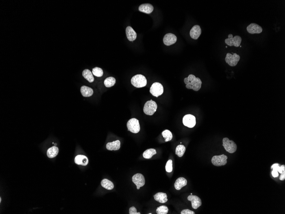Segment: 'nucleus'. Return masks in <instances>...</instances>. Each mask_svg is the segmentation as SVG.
<instances>
[{
  "mask_svg": "<svg viewBox=\"0 0 285 214\" xmlns=\"http://www.w3.org/2000/svg\"><path fill=\"white\" fill-rule=\"evenodd\" d=\"M184 82L187 89H193L195 91L199 90L202 86V82L200 79L195 77L193 75H190L184 78Z\"/></svg>",
  "mask_w": 285,
  "mask_h": 214,
  "instance_id": "f257e3e1",
  "label": "nucleus"
},
{
  "mask_svg": "<svg viewBox=\"0 0 285 214\" xmlns=\"http://www.w3.org/2000/svg\"><path fill=\"white\" fill-rule=\"evenodd\" d=\"M131 84L138 88L144 87L147 84L146 78L142 75H136L131 78Z\"/></svg>",
  "mask_w": 285,
  "mask_h": 214,
  "instance_id": "f03ea898",
  "label": "nucleus"
},
{
  "mask_svg": "<svg viewBox=\"0 0 285 214\" xmlns=\"http://www.w3.org/2000/svg\"><path fill=\"white\" fill-rule=\"evenodd\" d=\"M157 107V104L155 101L152 100L148 101L145 104L143 112L147 115L152 116L156 111Z\"/></svg>",
  "mask_w": 285,
  "mask_h": 214,
  "instance_id": "7ed1b4c3",
  "label": "nucleus"
},
{
  "mask_svg": "<svg viewBox=\"0 0 285 214\" xmlns=\"http://www.w3.org/2000/svg\"><path fill=\"white\" fill-rule=\"evenodd\" d=\"M127 127L128 131L134 134H137L140 131L139 121L136 118H133L130 119L127 123Z\"/></svg>",
  "mask_w": 285,
  "mask_h": 214,
  "instance_id": "20e7f679",
  "label": "nucleus"
},
{
  "mask_svg": "<svg viewBox=\"0 0 285 214\" xmlns=\"http://www.w3.org/2000/svg\"><path fill=\"white\" fill-rule=\"evenodd\" d=\"M223 146L225 150L230 154L235 153L237 150V145L232 140L229 138H224L223 139Z\"/></svg>",
  "mask_w": 285,
  "mask_h": 214,
  "instance_id": "39448f33",
  "label": "nucleus"
},
{
  "mask_svg": "<svg viewBox=\"0 0 285 214\" xmlns=\"http://www.w3.org/2000/svg\"><path fill=\"white\" fill-rule=\"evenodd\" d=\"M242 40V38L239 35H236L233 37L232 34H230L228 35V38L225 39V43L228 46L238 47L240 46Z\"/></svg>",
  "mask_w": 285,
  "mask_h": 214,
  "instance_id": "423d86ee",
  "label": "nucleus"
},
{
  "mask_svg": "<svg viewBox=\"0 0 285 214\" xmlns=\"http://www.w3.org/2000/svg\"><path fill=\"white\" fill-rule=\"evenodd\" d=\"M240 59V56L236 53H234L233 55L228 53L226 54L225 58V62L231 66H235L237 65Z\"/></svg>",
  "mask_w": 285,
  "mask_h": 214,
  "instance_id": "0eeeda50",
  "label": "nucleus"
},
{
  "mask_svg": "<svg viewBox=\"0 0 285 214\" xmlns=\"http://www.w3.org/2000/svg\"><path fill=\"white\" fill-rule=\"evenodd\" d=\"M150 93L155 97H158L163 93V87L162 84L156 82L152 84L150 88Z\"/></svg>",
  "mask_w": 285,
  "mask_h": 214,
  "instance_id": "6e6552de",
  "label": "nucleus"
},
{
  "mask_svg": "<svg viewBox=\"0 0 285 214\" xmlns=\"http://www.w3.org/2000/svg\"><path fill=\"white\" fill-rule=\"evenodd\" d=\"M227 156L224 154L214 156L212 158L211 162L214 166L219 167L226 165L227 163Z\"/></svg>",
  "mask_w": 285,
  "mask_h": 214,
  "instance_id": "1a4fd4ad",
  "label": "nucleus"
},
{
  "mask_svg": "<svg viewBox=\"0 0 285 214\" xmlns=\"http://www.w3.org/2000/svg\"><path fill=\"white\" fill-rule=\"evenodd\" d=\"M183 123L184 126L189 128H193L196 125L195 117L191 114L185 115L183 118Z\"/></svg>",
  "mask_w": 285,
  "mask_h": 214,
  "instance_id": "9d476101",
  "label": "nucleus"
},
{
  "mask_svg": "<svg viewBox=\"0 0 285 214\" xmlns=\"http://www.w3.org/2000/svg\"><path fill=\"white\" fill-rule=\"evenodd\" d=\"M132 182L137 186V189L144 186L145 184V179L143 175L141 174H137L134 175L132 177Z\"/></svg>",
  "mask_w": 285,
  "mask_h": 214,
  "instance_id": "9b49d317",
  "label": "nucleus"
},
{
  "mask_svg": "<svg viewBox=\"0 0 285 214\" xmlns=\"http://www.w3.org/2000/svg\"><path fill=\"white\" fill-rule=\"evenodd\" d=\"M177 38L176 35L171 33H169L164 35L163 39V43L167 46L173 45L177 42Z\"/></svg>",
  "mask_w": 285,
  "mask_h": 214,
  "instance_id": "f8f14e48",
  "label": "nucleus"
},
{
  "mask_svg": "<svg viewBox=\"0 0 285 214\" xmlns=\"http://www.w3.org/2000/svg\"><path fill=\"white\" fill-rule=\"evenodd\" d=\"M247 31L251 34H259L263 31L261 27L255 23H251L247 27Z\"/></svg>",
  "mask_w": 285,
  "mask_h": 214,
  "instance_id": "ddd939ff",
  "label": "nucleus"
},
{
  "mask_svg": "<svg viewBox=\"0 0 285 214\" xmlns=\"http://www.w3.org/2000/svg\"><path fill=\"white\" fill-rule=\"evenodd\" d=\"M187 200L191 202L192 207L194 209H197L202 205V200L197 196L191 195L188 197Z\"/></svg>",
  "mask_w": 285,
  "mask_h": 214,
  "instance_id": "4468645a",
  "label": "nucleus"
},
{
  "mask_svg": "<svg viewBox=\"0 0 285 214\" xmlns=\"http://www.w3.org/2000/svg\"><path fill=\"white\" fill-rule=\"evenodd\" d=\"M202 34V30L199 25H195L192 27L190 31L191 37L193 39H197Z\"/></svg>",
  "mask_w": 285,
  "mask_h": 214,
  "instance_id": "2eb2a0df",
  "label": "nucleus"
},
{
  "mask_svg": "<svg viewBox=\"0 0 285 214\" xmlns=\"http://www.w3.org/2000/svg\"><path fill=\"white\" fill-rule=\"evenodd\" d=\"M74 161L75 163L80 166H86L88 163V158L84 155H77L75 157Z\"/></svg>",
  "mask_w": 285,
  "mask_h": 214,
  "instance_id": "dca6fc26",
  "label": "nucleus"
},
{
  "mask_svg": "<svg viewBox=\"0 0 285 214\" xmlns=\"http://www.w3.org/2000/svg\"><path fill=\"white\" fill-rule=\"evenodd\" d=\"M126 35L128 39L130 41L135 40L137 38V34L133 29L130 26H128L126 30Z\"/></svg>",
  "mask_w": 285,
  "mask_h": 214,
  "instance_id": "f3484780",
  "label": "nucleus"
},
{
  "mask_svg": "<svg viewBox=\"0 0 285 214\" xmlns=\"http://www.w3.org/2000/svg\"><path fill=\"white\" fill-rule=\"evenodd\" d=\"M154 7L152 4H141L139 7V11L142 13L150 14L153 12Z\"/></svg>",
  "mask_w": 285,
  "mask_h": 214,
  "instance_id": "a211bd4d",
  "label": "nucleus"
},
{
  "mask_svg": "<svg viewBox=\"0 0 285 214\" xmlns=\"http://www.w3.org/2000/svg\"><path fill=\"white\" fill-rule=\"evenodd\" d=\"M285 165H282L281 166H279V164L276 163L273 165L271 166V168L273 169L272 171V175L274 177H277L279 176L278 172L279 173L282 174V173L283 169L284 167H285Z\"/></svg>",
  "mask_w": 285,
  "mask_h": 214,
  "instance_id": "6ab92c4d",
  "label": "nucleus"
},
{
  "mask_svg": "<svg viewBox=\"0 0 285 214\" xmlns=\"http://www.w3.org/2000/svg\"><path fill=\"white\" fill-rule=\"evenodd\" d=\"M187 185V180L184 177H179L177 179L175 183L174 186L175 189L177 190H180L181 188L186 186Z\"/></svg>",
  "mask_w": 285,
  "mask_h": 214,
  "instance_id": "aec40b11",
  "label": "nucleus"
},
{
  "mask_svg": "<svg viewBox=\"0 0 285 214\" xmlns=\"http://www.w3.org/2000/svg\"><path fill=\"white\" fill-rule=\"evenodd\" d=\"M167 196V194L163 192H159L154 195V199L156 201L161 204H164L168 201Z\"/></svg>",
  "mask_w": 285,
  "mask_h": 214,
  "instance_id": "412c9836",
  "label": "nucleus"
},
{
  "mask_svg": "<svg viewBox=\"0 0 285 214\" xmlns=\"http://www.w3.org/2000/svg\"><path fill=\"white\" fill-rule=\"evenodd\" d=\"M107 149L109 150H118L120 147V142L119 140L109 142L106 146Z\"/></svg>",
  "mask_w": 285,
  "mask_h": 214,
  "instance_id": "4be33fe9",
  "label": "nucleus"
},
{
  "mask_svg": "<svg viewBox=\"0 0 285 214\" xmlns=\"http://www.w3.org/2000/svg\"><path fill=\"white\" fill-rule=\"evenodd\" d=\"M80 91L82 95L85 97H90L94 93L93 90L91 88L85 86H82Z\"/></svg>",
  "mask_w": 285,
  "mask_h": 214,
  "instance_id": "5701e85b",
  "label": "nucleus"
},
{
  "mask_svg": "<svg viewBox=\"0 0 285 214\" xmlns=\"http://www.w3.org/2000/svg\"><path fill=\"white\" fill-rule=\"evenodd\" d=\"M58 148L56 146L49 148L47 151V156L50 158H53L56 157L58 155Z\"/></svg>",
  "mask_w": 285,
  "mask_h": 214,
  "instance_id": "b1692460",
  "label": "nucleus"
},
{
  "mask_svg": "<svg viewBox=\"0 0 285 214\" xmlns=\"http://www.w3.org/2000/svg\"><path fill=\"white\" fill-rule=\"evenodd\" d=\"M101 185L102 187L107 190H112L114 187V185L112 182L109 179H105L102 180Z\"/></svg>",
  "mask_w": 285,
  "mask_h": 214,
  "instance_id": "393cba45",
  "label": "nucleus"
},
{
  "mask_svg": "<svg viewBox=\"0 0 285 214\" xmlns=\"http://www.w3.org/2000/svg\"><path fill=\"white\" fill-rule=\"evenodd\" d=\"M82 76L86 80L90 83H92L94 81V77L93 74L89 70L85 69L82 72Z\"/></svg>",
  "mask_w": 285,
  "mask_h": 214,
  "instance_id": "a878e982",
  "label": "nucleus"
},
{
  "mask_svg": "<svg viewBox=\"0 0 285 214\" xmlns=\"http://www.w3.org/2000/svg\"><path fill=\"white\" fill-rule=\"evenodd\" d=\"M156 154V150L155 149L151 148V149H147L145 151L142 156L145 158L150 159L152 158L154 155Z\"/></svg>",
  "mask_w": 285,
  "mask_h": 214,
  "instance_id": "bb28decb",
  "label": "nucleus"
},
{
  "mask_svg": "<svg viewBox=\"0 0 285 214\" xmlns=\"http://www.w3.org/2000/svg\"><path fill=\"white\" fill-rule=\"evenodd\" d=\"M186 151V148L184 145H180L177 146L175 149V154L179 157H181L183 156Z\"/></svg>",
  "mask_w": 285,
  "mask_h": 214,
  "instance_id": "cd10ccee",
  "label": "nucleus"
},
{
  "mask_svg": "<svg viewBox=\"0 0 285 214\" xmlns=\"http://www.w3.org/2000/svg\"><path fill=\"white\" fill-rule=\"evenodd\" d=\"M116 83V80L114 77L110 76L107 77L104 80V85L106 87H111L114 86Z\"/></svg>",
  "mask_w": 285,
  "mask_h": 214,
  "instance_id": "c85d7f7f",
  "label": "nucleus"
},
{
  "mask_svg": "<svg viewBox=\"0 0 285 214\" xmlns=\"http://www.w3.org/2000/svg\"><path fill=\"white\" fill-rule=\"evenodd\" d=\"M162 136L165 138V142L170 141L173 138V134L170 130H168L163 131L162 133Z\"/></svg>",
  "mask_w": 285,
  "mask_h": 214,
  "instance_id": "c756f323",
  "label": "nucleus"
},
{
  "mask_svg": "<svg viewBox=\"0 0 285 214\" xmlns=\"http://www.w3.org/2000/svg\"><path fill=\"white\" fill-rule=\"evenodd\" d=\"M168 211V208L165 206H160L156 209V213L158 214H167Z\"/></svg>",
  "mask_w": 285,
  "mask_h": 214,
  "instance_id": "7c9ffc66",
  "label": "nucleus"
},
{
  "mask_svg": "<svg viewBox=\"0 0 285 214\" xmlns=\"http://www.w3.org/2000/svg\"><path fill=\"white\" fill-rule=\"evenodd\" d=\"M92 74L98 77H101L103 75V70L100 68L95 67L92 69Z\"/></svg>",
  "mask_w": 285,
  "mask_h": 214,
  "instance_id": "2f4dec72",
  "label": "nucleus"
},
{
  "mask_svg": "<svg viewBox=\"0 0 285 214\" xmlns=\"http://www.w3.org/2000/svg\"><path fill=\"white\" fill-rule=\"evenodd\" d=\"M166 171L167 172L170 173L173 171V161L170 159L167 163L165 166Z\"/></svg>",
  "mask_w": 285,
  "mask_h": 214,
  "instance_id": "473e14b6",
  "label": "nucleus"
},
{
  "mask_svg": "<svg viewBox=\"0 0 285 214\" xmlns=\"http://www.w3.org/2000/svg\"><path fill=\"white\" fill-rule=\"evenodd\" d=\"M129 214H141V213L137 212L136 208L134 207H132L130 208V212H129Z\"/></svg>",
  "mask_w": 285,
  "mask_h": 214,
  "instance_id": "72a5a7b5",
  "label": "nucleus"
},
{
  "mask_svg": "<svg viewBox=\"0 0 285 214\" xmlns=\"http://www.w3.org/2000/svg\"><path fill=\"white\" fill-rule=\"evenodd\" d=\"M181 214H195L194 212L189 210V209H184L181 212Z\"/></svg>",
  "mask_w": 285,
  "mask_h": 214,
  "instance_id": "f704fd0d",
  "label": "nucleus"
},
{
  "mask_svg": "<svg viewBox=\"0 0 285 214\" xmlns=\"http://www.w3.org/2000/svg\"><path fill=\"white\" fill-rule=\"evenodd\" d=\"M285 179V167H284L283 169L282 173L279 179L280 180H284Z\"/></svg>",
  "mask_w": 285,
  "mask_h": 214,
  "instance_id": "c9c22d12",
  "label": "nucleus"
},
{
  "mask_svg": "<svg viewBox=\"0 0 285 214\" xmlns=\"http://www.w3.org/2000/svg\"><path fill=\"white\" fill-rule=\"evenodd\" d=\"M53 144H54V145H55V146H56V145H57V144H55V143H53Z\"/></svg>",
  "mask_w": 285,
  "mask_h": 214,
  "instance_id": "e433bc0d",
  "label": "nucleus"
},
{
  "mask_svg": "<svg viewBox=\"0 0 285 214\" xmlns=\"http://www.w3.org/2000/svg\"><path fill=\"white\" fill-rule=\"evenodd\" d=\"M240 46V47H242V46H241V45H240V46Z\"/></svg>",
  "mask_w": 285,
  "mask_h": 214,
  "instance_id": "4c0bfd02",
  "label": "nucleus"
},
{
  "mask_svg": "<svg viewBox=\"0 0 285 214\" xmlns=\"http://www.w3.org/2000/svg\"><path fill=\"white\" fill-rule=\"evenodd\" d=\"M227 46H226V48H227Z\"/></svg>",
  "mask_w": 285,
  "mask_h": 214,
  "instance_id": "58836bf2",
  "label": "nucleus"
}]
</instances>
